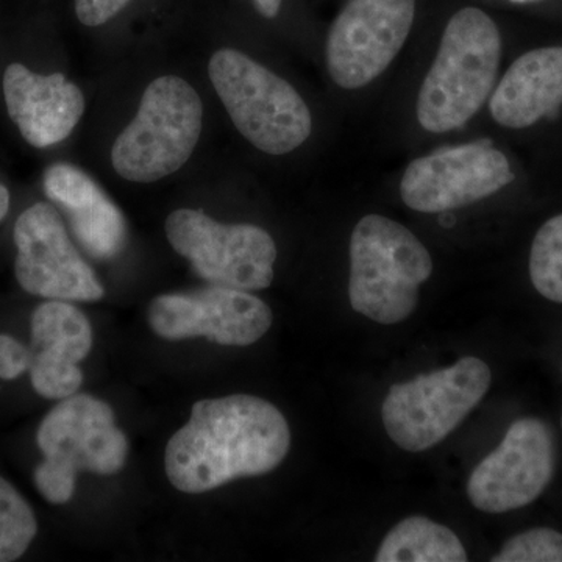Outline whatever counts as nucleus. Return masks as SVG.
Listing matches in <instances>:
<instances>
[{
    "label": "nucleus",
    "mask_w": 562,
    "mask_h": 562,
    "mask_svg": "<svg viewBox=\"0 0 562 562\" xmlns=\"http://www.w3.org/2000/svg\"><path fill=\"white\" fill-rule=\"evenodd\" d=\"M561 425H562V419H561Z\"/></svg>",
    "instance_id": "bb28decb"
},
{
    "label": "nucleus",
    "mask_w": 562,
    "mask_h": 562,
    "mask_svg": "<svg viewBox=\"0 0 562 562\" xmlns=\"http://www.w3.org/2000/svg\"><path fill=\"white\" fill-rule=\"evenodd\" d=\"M376 562H465L464 546L450 528L427 517H408L383 539Z\"/></svg>",
    "instance_id": "a211bd4d"
},
{
    "label": "nucleus",
    "mask_w": 562,
    "mask_h": 562,
    "mask_svg": "<svg viewBox=\"0 0 562 562\" xmlns=\"http://www.w3.org/2000/svg\"><path fill=\"white\" fill-rule=\"evenodd\" d=\"M414 11V0H349L328 33L333 81L358 90L382 76L412 32Z\"/></svg>",
    "instance_id": "1a4fd4ad"
},
{
    "label": "nucleus",
    "mask_w": 562,
    "mask_h": 562,
    "mask_svg": "<svg viewBox=\"0 0 562 562\" xmlns=\"http://www.w3.org/2000/svg\"><path fill=\"white\" fill-rule=\"evenodd\" d=\"M491 379L486 362L465 357L442 371L392 384L382 409L387 436L406 452L431 449L482 402Z\"/></svg>",
    "instance_id": "0eeeda50"
},
{
    "label": "nucleus",
    "mask_w": 562,
    "mask_h": 562,
    "mask_svg": "<svg viewBox=\"0 0 562 562\" xmlns=\"http://www.w3.org/2000/svg\"><path fill=\"white\" fill-rule=\"evenodd\" d=\"M209 72L233 124L258 150L290 154L312 135V113L301 94L243 52L217 50Z\"/></svg>",
    "instance_id": "423d86ee"
},
{
    "label": "nucleus",
    "mask_w": 562,
    "mask_h": 562,
    "mask_svg": "<svg viewBox=\"0 0 562 562\" xmlns=\"http://www.w3.org/2000/svg\"><path fill=\"white\" fill-rule=\"evenodd\" d=\"M31 368V350L10 335H0V379L16 380Z\"/></svg>",
    "instance_id": "4be33fe9"
},
{
    "label": "nucleus",
    "mask_w": 562,
    "mask_h": 562,
    "mask_svg": "<svg viewBox=\"0 0 562 562\" xmlns=\"http://www.w3.org/2000/svg\"><path fill=\"white\" fill-rule=\"evenodd\" d=\"M290 447V425L277 406L235 394L192 406L188 424L169 439L165 468L173 487L203 494L272 472Z\"/></svg>",
    "instance_id": "f257e3e1"
},
{
    "label": "nucleus",
    "mask_w": 562,
    "mask_h": 562,
    "mask_svg": "<svg viewBox=\"0 0 562 562\" xmlns=\"http://www.w3.org/2000/svg\"><path fill=\"white\" fill-rule=\"evenodd\" d=\"M44 191L68 214L74 235L91 257L111 260L127 241L124 214L88 173L76 166L54 165L44 176Z\"/></svg>",
    "instance_id": "dca6fc26"
},
{
    "label": "nucleus",
    "mask_w": 562,
    "mask_h": 562,
    "mask_svg": "<svg viewBox=\"0 0 562 562\" xmlns=\"http://www.w3.org/2000/svg\"><path fill=\"white\" fill-rule=\"evenodd\" d=\"M532 286L554 303H562V214L536 233L530 254Z\"/></svg>",
    "instance_id": "aec40b11"
},
{
    "label": "nucleus",
    "mask_w": 562,
    "mask_h": 562,
    "mask_svg": "<svg viewBox=\"0 0 562 562\" xmlns=\"http://www.w3.org/2000/svg\"><path fill=\"white\" fill-rule=\"evenodd\" d=\"M36 443L44 460L33 482L52 505L72 498L77 473L114 475L127 461V438L114 424L113 409L87 394L70 395L50 409L36 431Z\"/></svg>",
    "instance_id": "20e7f679"
},
{
    "label": "nucleus",
    "mask_w": 562,
    "mask_h": 562,
    "mask_svg": "<svg viewBox=\"0 0 562 562\" xmlns=\"http://www.w3.org/2000/svg\"><path fill=\"white\" fill-rule=\"evenodd\" d=\"M557 446L549 425L536 417L514 422L501 446L475 469L469 501L480 512L503 514L538 501L552 482Z\"/></svg>",
    "instance_id": "9b49d317"
},
{
    "label": "nucleus",
    "mask_w": 562,
    "mask_h": 562,
    "mask_svg": "<svg viewBox=\"0 0 562 562\" xmlns=\"http://www.w3.org/2000/svg\"><path fill=\"white\" fill-rule=\"evenodd\" d=\"M14 244V273L29 294L63 302H98L105 295L49 203H35L18 217Z\"/></svg>",
    "instance_id": "9d476101"
},
{
    "label": "nucleus",
    "mask_w": 562,
    "mask_h": 562,
    "mask_svg": "<svg viewBox=\"0 0 562 562\" xmlns=\"http://www.w3.org/2000/svg\"><path fill=\"white\" fill-rule=\"evenodd\" d=\"M514 181L508 158L491 140L417 158L401 181L402 201L420 213H443L490 198Z\"/></svg>",
    "instance_id": "f8f14e48"
},
{
    "label": "nucleus",
    "mask_w": 562,
    "mask_h": 562,
    "mask_svg": "<svg viewBox=\"0 0 562 562\" xmlns=\"http://www.w3.org/2000/svg\"><path fill=\"white\" fill-rule=\"evenodd\" d=\"M509 2H514V3H530V2H536V0H509Z\"/></svg>",
    "instance_id": "a878e982"
},
{
    "label": "nucleus",
    "mask_w": 562,
    "mask_h": 562,
    "mask_svg": "<svg viewBox=\"0 0 562 562\" xmlns=\"http://www.w3.org/2000/svg\"><path fill=\"white\" fill-rule=\"evenodd\" d=\"M431 272L430 254L398 222L369 214L351 233L350 305L369 319L384 325L408 319Z\"/></svg>",
    "instance_id": "7ed1b4c3"
},
{
    "label": "nucleus",
    "mask_w": 562,
    "mask_h": 562,
    "mask_svg": "<svg viewBox=\"0 0 562 562\" xmlns=\"http://www.w3.org/2000/svg\"><path fill=\"white\" fill-rule=\"evenodd\" d=\"M132 0H76V14L87 27H99L116 18Z\"/></svg>",
    "instance_id": "5701e85b"
},
{
    "label": "nucleus",
    "mask_w": 562,
    "mask_h": 562,
    "mask_svg": "<svg viewBox=\"0 0 562 562\" xmlns=\"http://www.w3.org/2000/svg\"><path fill=\"white\" fill-rule=\"evenodd\" d=\"M3 95L11 121L38 149L68 138L85 113V95L63 74L41 76L20 63L3 76Z\"/></svg>",
    "instance_id": "2eb2a0df"
},
{
    "label": "nucleus",
    "mask_w": 562,
    "mask_h": 562,
    "mask_svg": "<svg viewBox=\"0 0 562 562\" xmlns=\"http://www.w3.org/2000/svg\"><path fill=\"white\" fill-rule=\"evenodd\" d=\"M272 321L271 308L250 291L216 284L160 295L149 306L151 330L168 341L205 336L221 346L246 347L260 341Z\"/></svg>",
    "instance_id": "ddd939ff"
},
{
    "label": "nucleus",
    "mask_w": 562,
    "mask_h": 562,
    "mask_svg": "<svg viewBox=\"0 0 562 562\" xmlns=\"http://www.w3.org/2000/svg\"><path fill=\"white\" fill-rule=\"evenodd\" d=\"M172 249L216 286L261 291L271 286L277 246L265 228L221 224L201 210H177L166 221Z\"/></svg>",
    "instance_id": "6e6552de"
},
{
    "label": "nucleus",
    "mask_w": 562,
    "mask_h": 562,
    "mask_svg": "<svg viewBox=\"0 0 562 562\" xmlns=\"http://www.w3.org/2000/svg\"><path fill=\"white\" fill-rule=\"evenodd\" d=\"M561 105L562 47H543L517 58L490 102L492 117L508 128L530 127Z\"/></svg>",
    "instance_id": "f3484780"
},
{
    "label": "nucleus",
    "mask_w": 562,
    "mask_h": 562,
    "mask_svg": "<svg viewBox=\"0 0 562 562\" xmlns=\"http://www.w3.org/2000/svg\"><path fill=\"white\" fill-rule=\"evenodd\" d=\"M10 210V192L0 183V222L5 220L7 214Z\"/></svg>",
    "instance_id": "393cba45"
},
{
    "label": "nucleus",
    "mask_w": 562,
    "mask_h": 562,
    "mask_svg": "<svg viewBox=\"0 0 562 562\" xmlns=\"http://www.w3.org/2000/svg\"><path fill=\"white\" fill-rule=\"evenodd\" d=\"M501 57V32L484 11L453 14L417 99L422 127L446 133L475 116L494 90Z\"/></svg>",
    "instance_id": "f03ea898"
},
{
    "label": "nucleus",
    "mask_w": 562,
    "mask_h": 562,
    "mask_svg": "<svg viewBox=\"0 0 562 562\" xmlns=\"http://www.w3.org/2000/svg\"><path fill=\"white\" fill-rule=\"evenodd\" d=\"M201 95L177 76L151 81L135 120L111 149L114 171L124 180L154 183L179 171L201 139Z\"/></svg>",
    "instance_id": "39448f33"
},
{
    "label": "nucleus",
    "mask_w": 562,
    "mask_h": 562,
    "mask_svg": "<svg viewBox=\"0 0 562 562\" xmlns=\"http://www.w3.org/2000/svg\"><path fill=\"white\" fill-rule=\"evenodd\" d=\"M31 379L41 397L63 401L83 383L79 362L90 355V321L69 302L41 303L32 314Z\"/></svg>",
    "instance_id": "4468645a"
},
{
    "label": "nucleus",
    "mask_w": 562,
    "mask_h": 562,
    "mask_svg": "<svg viewBox=\"0 0 562 562\" xmlns=\"http://www.w3.org/2000/svg\"><path fill=\"white\" fill-rule=\"evenodd\" d=\"M36 532L38 524L31 505L0 476V562L20 560Z\"/></svg>",
    "instance_id": "6ab92c4d"
},
{
    "label": "nucleus",
    "mask_w": 562,
    "mask_h": 562,
    "mask_svg": "<svg viewBox=\"0 0 562 562\" xmlns=\"http://www.w3.org/2000/svg\"><path fill=\"white\" fill-rule=\"evenodd\" d=\"M255 7L260 11L261 16L272 20L280 13L283 0H254Z\"/></svg>",
    "instance_id": "b1692460"
},
{
    "label": "nucleus",
    "mask_w": 562,
    "mask_h": 562,
    "mask_svg": "<svg viewBox=\"0 0 562 562\" xmlns=\"http://www.w3.org/2000/svg\"><path fill=\"white\" fill-rule=\"evenodd\" d=\"M492 562H562V532L532 528L513 536Z\"/></svg>",
    "instance_id": "412c9836"
}]
</instances>
